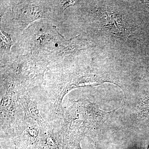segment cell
Here are the masks:
<instances>
[{"label": "cell", "mask_w": 149, "mask_h": 149, "mask_svg": "<svg viewBox=\"0 0 149 149\" xmlns=\"http://www.w3.org/2000/svg\"><path fill=\"white\" fill-rule=\"evenodd\" d=\"M19 102L22 108L24 109L25 114L27 115V117L32 118L41 128H46L49 127V124L40 115L37 108V104L35 102L32 101L27 98L21 99Z\"/></svg>", "instance_id": "cell-1"}, {"label": "cell", "mask_w": 149, "mask_h": 149, "mask_svg": "<svg viewBox=\"0 0 149 149\" xmlns=\"http://www.w3.org/2000/svg\"><path fill=\"white\" fill-rule=\"evenodd\" d=\"M148 149H149V146L148 148Z\"/></svg>", "instance_id": "cell-2"}]
</instances>
